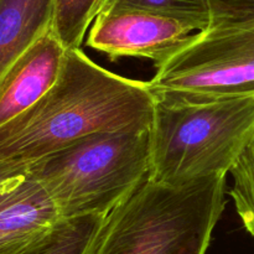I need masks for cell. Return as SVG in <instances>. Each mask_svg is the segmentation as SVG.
<instances>
[{
    "label": "cell",
    "mask_w": 254,
    "mask_h": 254,
    "mask_svg": "<svg viewBox=\"0 0 254 254\" xmlns=\"http://www.w3.org/2000/svg\"><path fill=\"white\" fill-rule=\"evenodd\" d=\"M210 4L211 25L254 29V0H210Z\"/></svg>",
    "instance_id": "cell-14"
},
{
    "label": "cell",
    "mask_w": 254,
    "mask_h": 254,
    "mask_svg": "<svg viewBox=\"0 0 254 254\" xmlns=\"http://www.w3.org/2000/svg\"><path fill=\"white\" fill-rule=\"evenodd\" d=\"M149 128L92 134L31 161L60 217L107 216L130 196L149 176Z\"/></svg>",
    "instance_id": "cell-4"
},
{
    "label": "cell",
    "mask_w": 254,
    "mask_h": 254,
    "mask_svg": "<svg viewBox=\"0 0 254 254\" xmlns=\"http://www.w3.org/2000/svg\"><path fill=\"white\" fill-rule=\"evenodd\" d=\"M106 7H130L156 12L186 22L197 31L207 29L212 21L210 0H109Z\"/></svg>",
    "instance_id": "cell-12"
},
{
    "label": "cell",
    "mask_w": 254,
    "mask_h": 254,
    "mask_svg": "<svg viewBox=\"0 0 254 254\" xmlns=\"http://www.w3.org/2000/svg\"><path fill=\"white\" fill-rule=\"evenodd\" d=\"M149 180L180 186L227 175L254 135V94L192 104L156 102Z\"/></svg>",
    "instance_id": "cell-3"
},
{
    "label": "cell",
    "mask_w": 254,
    "mask_h": 254,
    "mask_svg": "<svg viewBox=\"0 0 254 254\" xmlns=\"http://www.w3.org/2000/svg\"><path fill=\"white\" fill-rule=\"evenodd\" d=\"M226 176L180 186L146 179L106 216L91 254H206L225 210Z\"/></svg>",
    "instance_id": "cell-2"
},
{
    "label": "cell",
    "mask_w": 254,
    "mask_h": 254,
    "mask_svg": "<svg viewBox=\"0 0 254 254\" xmlns=\"http://www.w3.org/2000/svg\"><path fill=\"white\" fill-rule=\"evenodd\" d=\"M55 0H0V83L15 62L49 30Z\"/></svg>",
    "instance_id": "cell-9"
},
{
    "label": "cell",
    "mask_w": 254,
    "mask_h": 254,
    "mask_svg": "<svg viewBox=\"0 0 254 254\" xmlns=\"http://www.w3.org/2000/svg\"><path fill=\"white\" fill-rule=\"evenodd\" d=\"M198 32L165 15L130 7H106L92 24L87 46L112 60H149L155 68L185 47Z\"/></svg>",
    "instance_id": "cell-6"
},
{
    "label": "cell",
    "mask_w": 254,
    "mask_h": 254,
    "mask_svg": "<svg viewBox=\"0 0 254 254\" xmlns=\"http://www.w3.org/2000/svg\"><path fill=\"white\" fill-rule=\"evenodd\" d=\"M60 220L31 161L0 160V254H17Z\"/></svg>",
    "instance_id": "cell-7"
},
{
    "label": "cell",
    "mask_w": 254,
    "mask_h": 254,
    "mask_svg": "<svg viewBox=\"0 0 254 254\" xmlns=\"http://www.w3.org/2000/svg\"><path fill=\"white\" fill-rule=\"evenodd\" d=\"M67 49L51 30L10 68L0 83V127L31 108L61 73Z\"/></svg>",
    "instance_id": "cell-8"
},
{
    "label": "cell",
    "mask_w": 254,
    "mask_h": 254,
    "mask_svg": "<svg viewBox=\"0 0 254 254\" xmlns=\"http://www.w3.org/2000/svg\"><path fill=\"white\" fill-rule=\"evenodd\" d=\"M149 89L163 104L254 94V29L211 25L156 67Z\"/></svg>",
    "instance_id": "cell-5"
},
{
    "label": "cell",
    "mask_w": 254,
    "mask_h": 254,
    "mask_svg": "<svg viewBox=\"0 0 254 254\" xmlns=\"http://www.w3.org/2000/svg\"><path fill=\"white\" fill-rule=\"evenodd\" d=\"M148 82L117 74L67 49L59 78L31 108L0 127V160L34 161L102 131L149 128Z\"/></svg>",
    "instance_id": "cell-1"
},
{
    "label": "cell",
    "mask_w": 254,
    "mask_h": 254,
    "mask_svg": "<svg viewBox=\"0 0 254 254\" xmlns=\"http://www.w3.org/2000/svg\"><path fill=\"white\" fill-rule=\"evenodd\" d=\"M104 215L61 218L17 254H91Z\"/></svg>",
    "instance_id": "cell-10"
},
{
    "label": "cell",
    "mask_w": 254,
    "mask_h": 254,
    "mask_svg": "<svg viewBox=\"0 0 254 254\" xmlns=\"http://www.w3.org/2000/svg\"><path fill=\"white\" fill-rule=\"evenodd\" d=\"M109 0H55L51 31L66 49H81Z\"/></svg>",
    "instance_id": "cell-11"
},
{
    "label": "cell",
    "mask_w": 254,
    "mask_h": 254,
    "mask_svg": "<svg viewBox=\"0 0 254 254\" xmlns=\"http://www.w3.org/2000/svg\"><path fill=\"white\" fill-rule=\"evenodd\" d=\"M230 195L243 226L254 238V135L230 170Z\"/></svg>",
    "instance_id": "cell-13"
}]
</instances>
